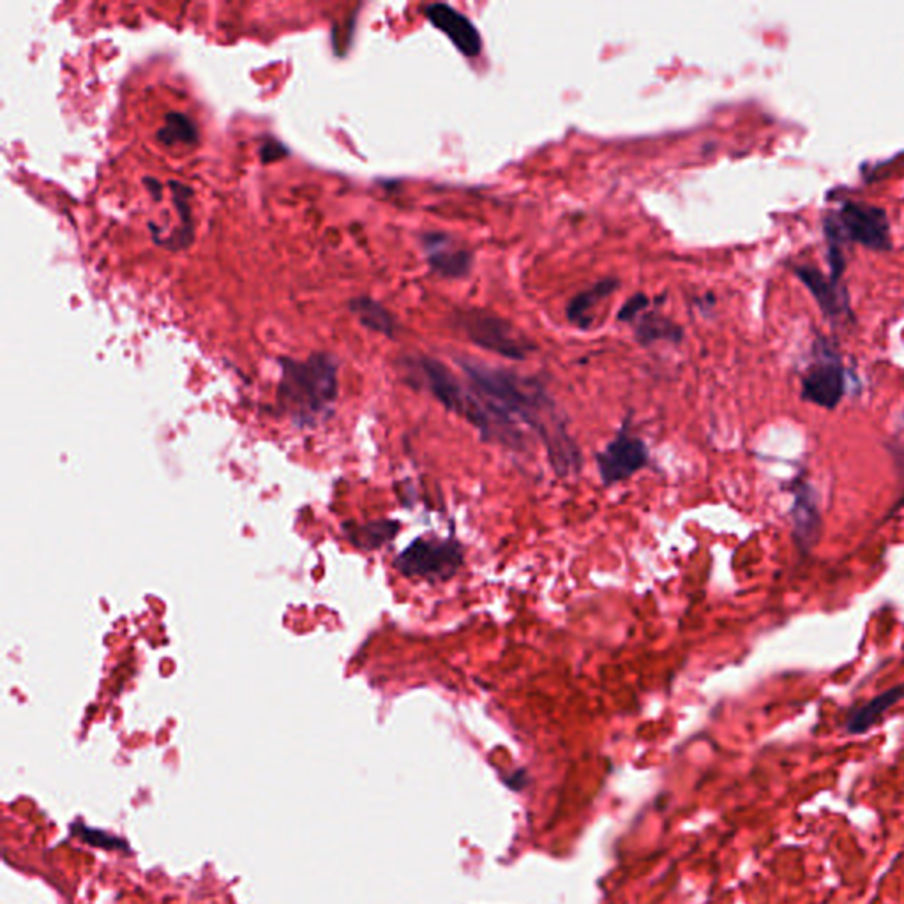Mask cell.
I'll return each instance as SVG.
<instances>
[{"label": "cell", "instance_id": "cell-1", "mask_svg": "<svg viewBox=\"0 0 904 904\" xmlns=\"http://www.w3.org/2000/svg\"><path fill=\"white\" fill-rule=\"evenodd\" d=\"M460 366L470 385L496 410L527 424L543 440L558 476L565 477L581 469L579 447L569 435L557 403L541 382L476 360H460Z\"/></svg>", "mask_w": 904, "mask_h": 904}, {"label": "cell", "instance_id": "cell-2", "mask_svg": "<svg viewBox=\"0 0 904 904\" xmlns=\"http://www.w3.org/2000/svg\"><path fill=\"white\" fill-rule=\"evenodd\" d=\"M281 368L279 398L297 416L320 414L336 400L338 368L333 357L315 353L304 362L283 359Z\"/></svg>", "mask_w": 904, "mask_h": 904}, {"label": "cell", "instance_id": "cell-3", "mask_svg": "<svg viewBox=\"0 0 904 904\" xmlns=\"http://www.w3.org/2000/svg\"><path fill=\"white\" fill-rule=\"evenodd\" d=\"M824 230L829 244L858 242L874 251H889L891 221L882 207L866 202H846L839 210H832L824 217Z\"/></svg>", "mask_w": 904, "mask_h": 904}, {"label": "cell", "instance_id": "cell-4", "mask_svg": "<svg viewBox=\"0 0 904 904\" xmlns=\"http://www.w3.org/2000/svg\"><path fill=\"white\" fill-rule=\"evenodd\" d=\"M412 371L418 375L420 384L451 412L467 418L477 429L485 424L486 410L483 400L474 387H465L456 375L440 360L431 357H418L412 362Z\"/></svg>", "mask_w": 904, "mask_h": 904}, {"label": "cell", "instance_id": "cell-5", "mask_svg": "<svg viewBox=\"0 0 904 904\" xmlns=\"http://www.w3.org/2000/svg\"><path fill=\"white\" fill-rule=\"evenodd\" d=\"M458 327L477 347L498 353L512 360H523L534 350L532 342L511 322L481 309H465L456 313Z\"/></svg>", "mask_w": 904, "mask_h": 904}, {"label": "cell", "instance_id": "cell-6", "mask_svg": "<svg viewBox=\"0 0 904 904\" xmlns=\"http://www.w3.org/2000/svg\"><path fill=\"white\" fill-rule=\"evenodd\" d=\"M463 557V546L456 541L418 539L398 555L394 565L409 578L444 583L458 574Z\"/></svg>", "mask_w": 904, "mask_h": 904}, {"label": "cell", "instance_id": "cell-7", "mask_svg": "<svg viewBox=\"0 0 904 904\" xmlns=\"http://www.w3.org/2000/svg\"><path fill=\"white\" fill-rule=\"evenodd\" d=\"M815 348V362L802 378V398L834 410L846 389L844 368L839 353L829 342L818 340Z\"/></svg>", "mask_w": 904, "mask_h": 904}, {"label": "cell", "instance_id": "cell-8", "mask_svg": "<svg viewBox=\"0 0 904 904\" xmlns=\"http://www.w3.org/2000/svg\"><path fill=\"white\" fill-rule=\"evenodd\" d=\"M648 463L645 442L622 429L608 447L597 454V469L606 486L617 485L634 476Z\"/></svg>", "mask_w": 904, "mask_h": 904}, {"label": "cell", "instance_id": "cell-9", "mask_svg": "<svg viewBox=\"0 0 904 904\" xmlns=\"http://www.w3.org/2000/svg\"><path fill=\"white\" fill-rule=\"evenodd\" d=\"M420 241L429 267L440 276L458 279L467 276L472 271V253L451 235L442 232H427Z\"/></svg>", "mask_w": 904, "mask_h": 904}, {"label": "cell", "instance_id": "cell-10", "mask_svg": "<svg viewBox=\"0 0 904 904\" xmlns=\"http://www.w3.org/2000/svg\"><path fill=\"white\" fill-rule=\"evenodd\" d=\"M426 18L444 32L451 43L467 57H477L483 50V39L477 27L460 11L447 4H431L424 9Z\"/></svg>", "mask_w": 904, "mask_h": 904}, {"label": "cell", "instance_id": "cell-11", "mask_svg": "<svg viewBox=\"0 0 904 904\" xmlns=\"http://www.w3.org/2000/svg\"><path fill=\"white\" fill-rule=\"evenodd\" d=\"M791 491L795 500L791 507L793 537L802 550L809 552L818 543L822 530L818 496L807 483H795Z\"/></svg>", "mask_w": 904, "mask_h": 904}, {"label": "cell", "instance_id": "cell-12", "mask_svg": "<svg viewBox=\"0 0 904 904\" xmlns=\"http://www.w3.org/2000/svg\"><path fill=\"white\" fill-rule=\"evenodd\" d=\"M795 275L800 281L809 288V291L815 295L816 302L820 304L822 311L827 317H839L842 313L849 311L848 306V297L842 288H839V281L824 275L813 266H795Z\"/></svg>", "mask_w": 904, "mask_h": 904}, {"label": "cell", "instance_id": "cell-13", "mask_svg": "<svg viewBox=\"0 0 904 904\" xmlns=\"http://www.w3.org/2000/svg\"><path fill=\"white\" fill-rule=\"evenodd\" d=\"M615 288H617V281L610 278L601 279L596 284H592V286L585 288L583 291H579L567 304V318H569V322H572L576 327H581V329L590 327L592 322H594V318H596V308H597V304L601 300H604L608 295H612Z\"/></svg>", "mask_w": 904, "mask_h": 904}, {"label": "cell", "instance_id": "cell-14", "mask_svg": "<svg viewBox=\"0 0 904 904\" xmlns=\"http://www.w3.org/2000/svg\"><path fill=\"white\" fill-rule=\"evenodd\" d=\"M903 697L904 686H896V688L873 697L869 703L855 708L846 721L848 733L860 735V733L869 731L885 715V712L891 710Z\"/></svg>", "mask_w": 904, "mask_h": 904}, {"label": "cell", "instance_id": "cell-15", "mask_svg": "<svg viewBox=\"0 0 904 904\" xmlns=\"http://www.w3.org/2000/svg\"><path fill=\"white\" fill-rule=\"evenodd\" d=\"M350 309L353 315H357V318L360 320V324L364 327H368L375 333L393 338L398 331V324H396L394 317L380 302H376L369 297L353 299L350 302Z\"/></svg>", "mask_w": 904, "mask_h": 904}, {"label": "cell", "instance_id": "cell-16", "mask_svg": "<svg viewBox=\"0 0 904 904\" xmlns=\"http://www.w3.org/2000/svg\"><path fill=\"white\" fill-rule=\"evenodd\" d=\"M636 336L643 345H652L655 342H679L682 338V329L659 315H645V311L636 318Z\"/></svg>", "mask_w": 904, "mask_h": 904}, {"label": "cell", "instance_id": "cell-17", "mask_svg": "<svg viewBox=\"0 0 904 904\" xmlns=\"http://www.w3.org/2000/svg\"><path fill=\"white\" fill-rule=\"evenodd\" d=\"M400 530V523L396 521H375L362 527H355V530H348L350 541L362 550H376L385 543L393 541Z\"/></svg>", "mask_w": 904, "mask_h": 904}, {"label": "cell", "instance_id": "cell-18", "mask_svg": "<svg viewBox=\"0 0 904 904\" xmlns=\"http://www.w3.org/2000/svg\"><path fill=\"white\" fill-rule=\"evenodd\" d=\"M157 139L166 145L177 143H195L199 139V131L195 123L179 112H172L165 115V126L159 130Z\"/></svg>", "mask_w": 904, "mask_h": 904}, {"label": "cell", "instance_id": "cell-19", "mask_svg": "<svg viewBox=\"0 0 904 904\" xmlns=\"http://www.w3.org/2000/svg\"><path fill=\"white\" fill-rule=\"evenodd\" d=\"M72 834L81 837L85 842H89L92 846H99V848H106V849H128L130 848L126 844V841H123V839L112 837V835L101 832V831L89 829V827L80 825V824L72 825Z\"/></svg>", "mask_w": 904, "mask_h": 904}, {"label": "cell", "instance_id": "cell-20", "mask_svg": "<svg viewBox=\"0 0 904 904\" xmlns=\"http://www.w3.org/2000/svg\"><path fill=\"white\" fill-rule=\"evenodd\" d=\"M646 306H648V299L645 295H634L632 299L627 300L624 308L621 309V320H626V322L636 320L645 311Z\"/></svg>", "mask_w": 904, "mask_h": 904}]
</instances>
